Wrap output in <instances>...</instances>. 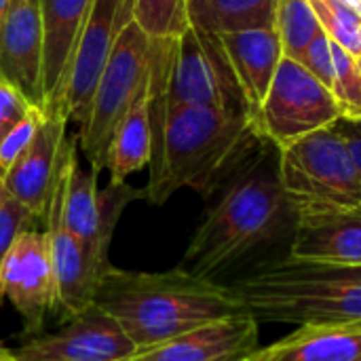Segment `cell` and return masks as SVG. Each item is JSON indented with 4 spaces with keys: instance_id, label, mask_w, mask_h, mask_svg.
<instances>
[{
    "instance_id": "obj_1",
    "label": "cell",
    "mask_w": 361,
    "mask_h": 361,
    "mask_svg": "<svg viewBox=\"0 0 361 361\" xmlns=\"http://www.w3.org/2000/svg\"><path fill=\"white\" fill-rule=\"evenodd\" d=\"M176 38H152V159L142 188L150 205L167 203L190 188L209 199L254 163L264 135L250 112L205 106H169L161 99V78Z\"/></svg>"
},
{
    "instance_id": "obj_2",
    "label": "cell",
    "mask_w": 361,
    "mask_h": 361,
    "mask_svg": "<svg viewBox=\"0 0 361 361\" xmlns=\"http://www.w3.org/2000/svg\"><path fill=\"white\" fill-rule=\"evenodd\" d=\"M93 302L121 324L137 351L245 311L231 286L182 267L163 273L110 267Z\"/></svg>"
},
{
    "instance_id": "obj_3",
    "label": "cell",
    "mask_w": 361,
    "mask_h": 361,
    "mask_svg": "<svg viewBox=\"0 0 361 361\" xmlns=\"http://www.w3.org/2000/svg\"><path fill=\"white\" fill-rule=\"evenodd\" d=\"M218 192V201L205 212L178 264L192 275L212 279L296 224L277 167H271L264 154Z\"/></svg>"
},
{
    "instance_id": "obj_4",
    "label": "cell",
    "mask_w": 361,
    "mask_h": 361,
    "mask_svg": "<svg viewBox=\"0 0 361 361\" xmlns=\"http://www.w3.org/2000/svg\"><path fill=\"white\" fill-rule=\"evenodd\" d=\"M231 290L258 322L361 326V267L286 256L245 273Z\"/></svg>"
},
{
    "instance_id": "obj_5",
    "label": "cell",
    "mask_w": 361,
    "mask_h": 361,
    "mask_svg": "<svg viewBox=\"0 0 361 361\" xmlns=\"http://www.w3.org/2000/svg\"><path fill=\"white\" fill-rule=\"evenodd\" d=\"M277 152L279 182L296 220L361 209V173L334 125Z\"/></svg>"
},
{
    "instance_id": "obj_6",
    "label": "cell",
    "mask_w": 361,
    "mask_h": 361,
    "mask_svg": "<svg viewBox=\"0 0 361 361\" xmlns=\"http://www.w3.org/2000/svg\"><path fill=\"white\" fill-rule=\"evenodd\" d=\"M152 38L131 19L121 32L95 87L89 114L78 129V146L89 167L104 169L106 150L121 118L150 76Z\"/></svg>"
},
{
    "instance_id": "obj_7",
    "label": "cell",
    "mask_w": 361,
    "mask_h": 361,
    "mask_svg": "<svg viewBox=\"0 0 361 361\" xmlns=\"http://www.w3.org/2000/svg\"><path fill=\"white\" fill-rule=\"evenodd\" d=\"M159 93L169 106L250 112L220 36L195 25H188L173 40Z\"/></svg>"
},
{
    "instance_id": "obj_8",
    "label": "cell",
    "mask_w": 361,
    "mask_h": 361,
    "mask_svg": "<svg viewBox=\"0 0 361 361\" xmlns=\"http://www.w3.org/2000/svg\"><path fill=\"white\" fill-rule=\"evenodd\" d=\"M343 118L334 93L300 61L281 57L256 123L277 150Z\"/></svg>"
},
{
    "instance_id": "obj_9",
    "label": "cell",
    "mask_w": 361,
    "mask_h": 361,
    "mask_svg": "<svg viewBox=\"0 0 361 361\" xmlns=\"http://www.w3.org/2000/svg\"><path fill=\"white\" fill-rule=\"evenodd\" d=\"M99 173L102 171L95 167L85 171L78 165V159L72 163L61 199V218L66 228L82 243L95 269L106 275L112 267L108 250L114 228L125 207L135 199H144V190H137L127 182H110L106 188H99Z\"/></svg>"
},
{
    "instance_id": "obj_10",
    "label": "cell",
    "mask_w": 361,
    "mask_h": 361,
    "mask_svg": "<svg viewBox=\"0 0 361 361\" xmlns=\"http://www.w3.org/2000/svg\"><path fill=\"white\" fill-rule=\"evenodd\" d=\"M131 19H135V0H91L68 66L59 104V114H63L68 123H74L78 129L89 114L104 66L121 32Z\"/></svg>"
},
{
    "instance_id": "obj_11",
    "label": "cell",
    "mask_w": 361,
    "mask_h": 361,
    "mask_svg": "<svg viewBox=\"0 0 361 361\" xmlns=\"http://www.w3.org/2000/svg\"><path fill=\"white\" fill-rule=\"evenodd\" d=\"M78 135L68 133L63 146L61 169L57 176V184L53 190V199L47 212V239L49 252L55 271V290H57V309L66 319L82 313L89 305H93L95 292L102 281V273L91 262L82 243L66 228L61 218V199L68 184L70 167L76 161Z\"/></svg>"
},
{
    "instance_id": "obj_12",
    "label": "cell",
    "mask_w": 361,
    "mask_h": 361,
    "mask_svg": "<svg viewBox=\"0 0 361 361\" xmlns=\"http://www.w3.org/2000/svg\"><path fill=\"white\" fill-rule=\"evenodd\" d=\"M0 300L13 305L30 334L42 330L47 315L57 309L55 271L44 231L25 228L11 245L0 269Z\"/></svg>"
},
{
    "instance_id": "obj_13",
    "label": "cell",
    "mask_w": 361,
    "mask_h": 361,
    "mask_svg": "<svg viewBox=\"0 0 361 361\" xmlns=\"http://www.w3.org/2000/svg\"><path fill=\"white\" fill-rule=\"evenodd\" d=\"M13 353L19 361H131L137 349L121 324L93 302L59 332L32 338Z\"/></svg>"
},
{
    "instance_id": "obj_14",
    "label": "cell",
    "mask_w": 361,
    "mask_h": 361,
    "mask_svg": "<svg viewBox=\"0 0 361 361\" xmlns=\"http://www.w3.org/2000/svg\"><path fill=\"white\" fill-rule=\"evenodd\" d=\"M260 349V322L243 311L137 351L131 361H247Z\"/></svg>"
},
{
    "instance_id": "obj_15",
    "label": "cell",
    "mask_w": 361,
    "mask_h": 361,
    "mask_svg": "<svg viewBox=\"0 0 361 361\" xmlns=\"http://www.w3.org/2000/svg\"><path fill=\"white\" fill-rule=\"evenodd\" d=\"M66 137L68 118L59 112H44L34 142L4 176V192L27 207L36 220L47 218L61 169Z\"/></svg>"
},
{
    "instance_id": "obj_16",
    "label": "cell",
    "mask_w": 361,
    "mask_h": 361,
    "mask_svg": "<svg viewBox=\"0 0 361 361\" xmlns=\"http://www.w3.org/2000/svg\"><path fill=\"white\" fill-rule=\"evenodd\" d=\"M42 21L38 0H13L0 23V78L42 108Z\"/></svg>"
},
{
    "instance_id": "obj_17",
    "label": "cell",
    "mask_w": 361,
    "mask_h": 361,
    "mask_svg": "<svg viewBox=\"0 0 361 361\" xmlns=\"http://www.w3.org/2000/svg\"><path fill=\"white\" fill-rule=\"evenodd\" d=\"M42 21V110L59 112L68 66L91 0H38Z\"/></svg>"
},
{
    "instance_id": "obj_18",
    "label": "cell",
    "mask_w": 361,
    "mask_h": 361,
    "mask_svg": "<svg viewBox=\"0 0 361 361\" xmlns=\"http://www.w3.org/2000/svg\"><path fill=\"white\" fill-rule=\"evenodd\" d=\"M288 256L309 262L361 267V209L298 218Z\"/></svg>"
},
{
    "instance_id": "obj_19",
    "label": "cell",
    "mask_w": 361,
    "mask_h": 361,
    "mask_svg": "<svg viewBox=\"0 0 361 361\" xmlns=\"http://www.w3.org/2000/svg\"><path fill=\"white\" fill-rule=\"evenodd\" d=\"M220 40L243 91L247 110L256 118L267 97V91L273 82L277 66L283 57L279 34L275 25H264L224 34L220 36Z\"/></svg>"
},
{
    "instance_id": "obj_20",
    "label": "cell",
    "mask_w": 361,
    "mask_h": 361,
    "mask_svg": "<svg viewBox=\"0 0 361 361\" xmlns=\"http://www.w3.org/2000/svg\"><path fill=\"white\" fill-rule=\"evenodd\" d=\"M152 63L150 76L142 91L137 93L135 102L129 106L125 116L121 118L118 127L112 133V140L106 150L104 169L110 173L112 184L125 182L129 176L142 171L150 165L152 159Z\"/></svg>"
},
{
    "instance_id": "obj_21",
    "label": "cell",
    "mask_w": 361,
    "mask_h": 361,
    "mask_svg": "<svg viewBox=\"0 0 361 361\" xmlns=\"http://www.w3.org/2000/svg\"><path fill=\"white\" fill-rule=\"evenodd\" d=\"M262 351L267 361H361V326H296Z\"/></svg>"
},
{
    "instance_id": "obj_22",
    "label": "cell",
    "mask_w": 361,
    "mask_h": 361,
    "mask_svg": "<svg viewBox=\"0 0 361 361\" xmlns=\"http://www.w3.org/2000/svg\"><path fill=\"white\" fill-rule=\"evenodd\" d=\"M277 0H186L190 25L224 36L275 25Z\"/></svg>"
},
{
    "instance_id": "obj_23",
    "label": "cell",
    "mask_w": 361,
    "mask_h": 361,
    "mask_svg": "<svg viewBox=\"0 0 361 361\" xmlns=\"http://www.w3.org/2000/svg\"><path fill=\"white\" fill-rule=\"evenodd\" d=\"M275 30L279 34L283 57L296 61H302L309 44L324 32L309 0H277Z\"/></svg>"
},
{
    "instance_id": "obj_24",
    "label": "cell",
    "mask_w": 361,
    "mask_h": 361,
    "mask_svg": "<svg viewBox=\"0 0 361 361\" xmlns=\"http://www.w3.org/2000/svg\"><path fill=\"white\" fill-rule=\"evenodd\" d=\"M330 40L361 57V0H309Z\"/></svg>"
},
{
    "instance_id": "obj_25",
    "label": "cell",
    "mask_w": 361,
    "mask_h": 361,
    "mask_svg": "<svg viewBox=\"0 0 361 361\" xmlns=\"http://www.w3.org/2000/svg\"><path fill=\"white\" fill-rule=\"evenodd\" d=\"M135 21L150 38H178L190 25L186 0H135Z\"/></svg>"
},
{
    "instance_id": "obj_26",
    "label": "cell",
    "mask_w": 361,
    "mask_h": 361,
    "mask_svg": "<svg viewBox=\"0 0 361 361\" xmlns=\"http://www.w3.org/2000/svg\"><path fill=\"white\" fill-rule=\"evenodd\" d=\"M334 55V87L332 93L343 108V118L361 116V72L357 57L330 40Z\"/></svg>"
},
{
    "instance_id": "obj_27",
    "label": "cell",
    "mask_w": 361,
    "mask_h": 361,
    "mask_svg": "<svg viewBox=\"0 0 361 361\" xmlns=\"http://www.w3.org/2000/svg\"><path fill=\"white\" fill-rule=\"evenodd\" d=\"M44 118V110L40 106H34L25 118H21L2 140H0V176L4 180L6 171L21 159V154L30 148L34 142L38 127Z\"/></svg>"
},
{
    "instance_id": "obj_28",
    "label": "cell",
    "mask_w": 361,
    "mask_h": 361,
    "mask_svg": "<svg viewBox=\"0 0 361 361\" xmlns=\"http://www.w3.org/2000/svg\"><path fill=\"white\" fill-rule=\"evenodd\" d=\"M34 222H36V218L30 214L27 207H23L11 195H6V192L2 195V199H0V269H2V262L6 258L11 245L19 237V233H23L25 228H34Z\"/></svg>"
},
{
    "instance_id": "obj_29",
    "label": "cell",
    "mask_w": 361,
    "mask_h": 361,
    "mask_svg": "<svg viewBox=\"0 0 361 361\" xmlns=\"http://www.w3.org/2000/svg\"><path fill=\"white\" fill-rule=\"evenodd\" d=\"M317 80H322L330 91L334 87V55H332V44L326 32L317 34L315 40L309 44L302 61H300Z\"/></svg>"
},
{
    "instance_id": "obj_30",
    "label": "cell",
    "mask_w": 361,
    "mask_h": 361,
    "mask_svg": "<svg viewBox=\"0 0 361 361\" xmlns=\"http://www.w3.org/2000/svg\"><path fill=\"white\" fill-rule=\"evenodd\" d=\"M32 104L15 85L0 78V140L34 108Z\"/></svg>"
},
{
    "instance_id": "obj_31",
    "label": "cell",
    "mask_w": 361,
    "mask_h": 361,
    "mask_svg": "<svg viewBox=\"0 0 361 361\" xmlns=\"http://www.w3.org/2000/svg\"><path fill=\"white\" fill-rule=\"evenodd\" d=\"M334 127L341 131V135L345 137L353 159H355V165L361 173V116L357 118H341L338 123H334Z\"/></svg>"
},
{
    "instance_id": "obj_32",
    "label": "cell",
    "mask_w": 361,
    "mask_h": 361,
    "mask_svg": "<svg viewBox=\"0 0 361 361\" xmlns=\"http://www.w3.org/2000/svg\"><path fill=\"white\" fill-rule=\"evenodd\" d=\"M11 2H13V0H0V23H2V19H4V15H6V11L11 8Z\"/></svg>"
},
{
    "instance_id": "obj_33",
    "label": "cell",
    "mask_w": 361,
    "mask_h": 361,
    "mask_svg": "<svg viewBox=\"0 0 361 361\" xmlns=\"http://www.w3.org/2000/svg\"><path fill=\"white\" fill-rule=\"evenodd\" d=\"M0 361H19L15 357V353H11V351H6V349H2L0 347Z\"/></svg>"
},
{
    "instance_id": "obj_34",
    "label": "cell",
    "mask_w": 361,
    "mask_h": 361,
    "mask_svg": "<svg viewBox=\"0 0 361 361\" xmlns=\"http://www.w3.org/2000/svg\"><path fill=\"white\" fill-rule=\"evenodd\" d=\"M247 361H267V357H264V351L260 349L258 353H254V355H252Z\"/></svg>"
},
{
    "instance_id": "obj_35",
    "label": "cell",
    "mask_w": 361,
    "mask_h": 361,
    "mask_svg": "<svg viewBox=\"0 0 361 361\" xmlns=\"http://www.w3.org/2000/svg\"><path fill=\"white\" fill-rule=\"evenodd\" d=\"M2 195H4V180H2V176H0V199H2Z\"/></svg>"
},
{
    "instance_id": "obj_36",
    "label": "cell",
    "mask_w": 361,
    "mask_h": 361,
    "mask_svg": "<svg viewBox=\"0 0 361 361\" xmlns=\"http://www.w3.org/2000/svg\"><path fill=\"white\" fill-rule=\"evenodd\" d=\"M357 66H360V72H361V57H357Z\"/></svg>"
}]
</instances>
